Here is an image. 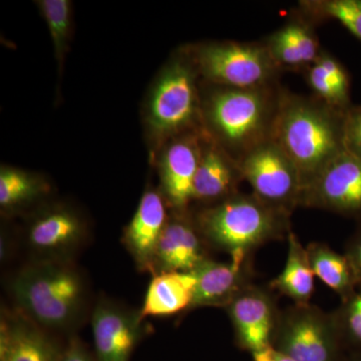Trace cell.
I'll return each instance as SVG.
<instances>
[{
    "label": "cell",
    "instance_id": "3",
    "mask_svg": "<svg viewBox=\"0 0 361 361\" xmlns=\"http://www.w3.org/2000/svg\"><path fill=\"white\" fill-rule=\"evenodd\" d=\"M16 310L49 331L77 327L89 307V287L73 261L35 260L11 278Z\"/></svg>",
    "mask_w": 361,
    "mask_h": 361
},
{
    "label": "cell",
    "instance_id": "16",
    "mask_svg": "<svg viewBox=\"0 0 361 361\" xmlns=\"http://www.w3.org/2000/svg\"><path fill=\"white\" fill-rule=\"evenodd\" d=\"M194 273L197 284L188 311L200 307L226 308L240 292L253 283V259L252 256L231 258L229 262L209 259Z\"/></svg>",
    "mask_w": 361,
    "mask_h": 361
},
{
    "label": "cell",
    "instance_id": "6",
    "mask_svg": "<svg viewBox=\"0 0 361 361\" xmlns=\"http://www.w3.org/2000/svg\"><path fill=\"white\" fill-rule=\"evenodd\" d=\"M206 84L257 89L278 84L282 71L262 42H211L188 47Z\"/></svg>",
    "mask_w": 361,
    "mask_h": 361
},
{
    "label": "cell",
    "instance_id": "14",
    "mask_svg": "<svg viewBox=\"0 0 361 361\" xmlns=\"http://www.w3.org/2000/svg\"><path fill=\"white\" fill-rule=\"evenodd\" d=\"M209 247L191 210L169 214L158 248L153 274L161 272H194L209 260Z\"/></svg>",
    "mask_w": 361,
    "mask_h": 361
},
{
    "label": "cell",
    "instance_id": "22",
    "mask_svg": "<svg viewBox=\"0 0 361 361\" xmlns=\"http://www.w3.org/2000/svg\"><path fill=\"white\" fill-rule=\"evenodd\" d=\"M286 239L288 244L286 263L283 271L270 282L269 286L277 293L290 298L294 304H310L314 292L315 275L307 250L292 230Z\"/></svg>",
    "mask_w": 361,
    "mask_h": 361
},
{
    "label": "cell",
    "instance_id": "2",
    "mask_svg": "<svg viewBox=\"0 0 361 361\" xmlns=\"http://www.w3.org/2000/svg\"><path fill=\"white\" fill-rule=\"evenodd\" d=\"M279 85L235 89L201 82L202 130L238 163L272 137Z\"/></svg>",
    "mask_w": 361,
    "mask_h": 361
},
{
    "label": "cell",
    "instance_id": "20",
    "mask_svg": "<svg viewBox=\"0 0 361 361\" xmlns=\"http://www.w3.org/2000/svg\"><path fill=\"white\" fill-rule=\"evenodd\" d=\"M197 277L194 272H161L154 275L140 310L147 316H168L189 310Z\"/></svg>",
    "mask_w": 361,
    "mask_h": 361
},
{
    "label": "cell",
    "instance_id": "33",
    "mask_svg": "<svg viewBox=\"0 0 361 361\" xmlns=\"http://www.w3.org/2000/svg\"><path fill=\"white\" fill-rule=\"evenodd\" d=\"M348 361H361V351L351 353L350 357Z\"/></svg>",
    "mask_w": 361,
    "mask_h": 361
},
{
    "label": "cell",
    "instance_id": "11",
    "mask_svg": "<svg viewBox=\"0 0 361 361\" xmlns=\"http://www.w3.org/2000/svg\"><path fill=\"white\" fill-rule=\"evenodd\" d=\"M270 286L252 283L225 308L242 350L253 353L272 345L281 310Z\"/></svg>",
    "mask_w": 361,
    "mask_h": 361
},
{
    "label": "cell",
    "instance_id": "13",
    "mask_svg": "<svg viewBox=\"0 0 361 361\" xmlns=\"http://www.w3.org/2000/svg\"><path fill=\"white\" fill-rule=\"evenodd\" d=\"M202 129L169 140L161 149V193L173 211L189 210L201 155Z\"/></svg>",
    "mask_w": 361,
    "mask_h": 361
},
{
    "label": "cell",
    "instance_id": "4",
    "mask_svg": "<svg viewBox=\"0 0 361 361\" xmlns=\"http://www.w3.org/2000/svg\"><path fill=\"white\" fill-rule=\"evenodd\" d=\"M194 216L209 247L231 258L249 257L259 247L287 238L291 231V215L253 194L239 192L216 205L202 207Z\"/></svg>",
    "mask_w": 361,
    "mask_h": 361
},
{
    "label": "cell",
    "instance_id": "27",
    "mask_svg": "<svg viewBox=\"0 0 361 361\" xmlns=\"http://www.w3.org/2000/svg\"><path fill=\"white\" fill-rule=\"evenodd\" d=\"M343 348L361 351V289L331 312Z\"/></svg>",
    "mask_w": 361,
    "mask_h": 361
},
{
    "label": "cell",
    "instance_id": "7",
    "mask_svg": "<svg viewBox=\"0 0 361 361\" xmlns=\"http://www.w3.org/2000/svg\"><path fill=\"white\" fill-rule=\"evenodd\" d=\"M272 346L294 361H341L344 349L331 312L310 303L281 310Z\"/></svg>",
    "mask_w": 361,
    "mask_h": 361
},
{
    "label": "cell",
    "instance_id": "25",
    "mask_svg": "<svg viewBox=\"0 0 361 361\" xmlns=\"http://www.w3.org/2000/svg\"><path fill=\"white\" fill-rule=\"evenodd\" d=\"M298 6L299 13L313 23L338 21L361 42V0H304Z\"/></svg>",
    "mask_w": 361,
    "mask_h": 361
},
{
    "label": "cell",
    "instance_id": "28",
    "mask_svg": "<svg viewBox=\"0 0 361 361\" xmlns=\"http://www.w3.org/2000/svg\"><path fill=\"white\" fill-rule=\"evenodd\" d=\"M345 151L361 159V106H351L344 120Z\"/></svg>",
    "mask_w": 361,
    "mask_h": 361
},
{
    "label": "cell",
    "instance_id": "23",
    "mask_svg": "<svg viewBox=\"0 0 361 361\" xmlns=\"http://www.w3.org/2000/svg\"><path fill=\"white\" fill-rule=\"evenodd\" d=\"M51 186L42 176L21 169L2 166L0 170V207L14 214L35 205L51 193Z\"/></svg>",
    "mask_w": 361,
    "mask_h": 361
},
{
    "label": "cell",
    "instance_id": "26",
    "mask_svg": "<svg viewBox=\"0 0 361 361\" xmlns=\"http://www.w3.org/2000/svg\"><path fill=\"white\" fill-rule=\"evenodd\" d=\"M37 6L51 33L54 56L63 70L73 30V6L70 0H39Z\"/></svg>",
    "mask_w": 361,
    "mask_h": 361
},
{
    "label": "cell",
    "instance_id": "32",
    "mask_svg": "<svg viewBox=\"0 0 361 361\" xmlns=\"http://www.w3.org/2000/svg\"><path fill=\"white\" fill-rule=\"evenodd\" d=\"M275 361H294V360H291V358L288 357V356L283 355V353H279V351H277L276 360H275Z\"/></svg>",
    "mask_w": 361,
    "mask_h": 361
},
{
    "label": "cell",
    "instance_id": "8",
    "mask_svg": "<svg viewBox=\"0 0 361 361\" xmlns=\"http://www.w3.org/2000/svg\"><path fill=\"white\" fill-rule=\"evenodd\" d=\"M252 194L266 205L291 215L300 207L302 180L293 161L272 137L238 161Z\"/></svg>",
    "mask_w": 361,
    "mask_h": 361
},
{
    "label": "cell",
    "instance_id": "24",
    "mask_svg": "<svg viewBox=\"0 0 361 361\" xmlns=\"http://www.w3.org/2000/svg\"><path fill=\"white\" fill-rule=\"evenodd\" d=\"M306 250L315 276L336 292L341 301L358 290L355 273L345 254L338 253L322 242L310 243Z\"/></svg>",
    "mask_w": 361,
    "mask_h": 361
},
{
    "label": "cell",
    "instance_id": "31",
    "mask_svg": "<svg viewBox=\"0 0 361 361\" xmlns=\"http://www.w3.org/2000/svg\"><path fill=\"white\" fill-rule=\"evenodd\" d=\"M276 349L272 345L251 353L253 361H275L276 360Z\"/></svg>",
    "mask_w": 361,
    "mask_h": 361
},
{
    "label": "cell",
    "instance_id": "21",
    "mask_svg": "<svg viewBox=\"0 0 361 361\" xmlns=\"http://www.w3.org/2000/svg\"><path fill=\"white\" fill-rule=\"evenodd\" d=\"M303 75L316 99L341 111L353 106L348 71L329 52L322 51Z\"/></svg>",
    "mask_w": 361,
    "mask_h": 361
},
{
    "label": "cell",
    "instance_id": "15",
    "mask_svg": "<svg viewBox=\"0 0 361 361\" xmlns=\"http://www.w3.org/2000/svg\"><path fill=\"white\" fill-rule=\"evenodd\" d=\"M66 346L21 311L1 310L0 361H61Z\"/></svg>",
    "mask_w": 361,
    "mask_h": 361
},
{
    "label": "cell",
    "instance_id": "12",
    "mask_svg": "<svg viewBox=\"0 0 361 361\" xmlns=\"http://www.w3.org/2000/svg\"><path fill=\"white\" fill-rule=\"evenodd\" d=\"M141 312L108 298L92 310V329L97 361H130L146 334Z\"/></svg>",
    "mask_w": 361,
    "mask_h": 361
},
{
    "label": "cell",
    "instance_id": "29",
    "mask_svg": "<svg viewBox=\"0 0 361 361\" xmlns=\"http://www.w3.org/2000/svg\"><path fill=\"white\" fill-rule=\"evenodd\" d=\"M344 254L353 267L357 288L361 289V221L357 222L355 231L346 242Z\"/></svg>",
    "mask_w": 361,
    "mask_h": 361
},
{
    "label": "cell",
    "instance_id": "19",
    "mask_svg": "<svg viewBox=\"0 0 361 361\" xmlns=\"http://www.w3.org/2000/svg\"><path fill=\"white\" fill-rule=\"evenodd\" d=\"M314 25L298 11L281 27L261 40L280 70L303 73L319 58L323 49Z\"/></svg>",
    "mask_w": 361,
    "mask_h": 361
},
{
    "label": "cell",
    "instance_id": "1",
    "mask_svg": "<svg viewBox=\"0 0 361 361\" xmlns=\"http://www.w3.org/2000/svg\"><path fill=\"white\" fill-rule=\"evenodd\" d=\"M345 114L282 87L272 140L296 166L303 189L345 152Z\"/></svg>",
    "mask_w": 361,
    "mask_h": 361
},
{
    "label": "cell",
    "instance_id": "9",
    "mask_svg": "<svg viewBox=\"0 0 361 361\" xmlns=\"http://www.w3.org/2000/svg\"><path fill=\"white\" fill-rule=\"evenodd\" d=\"M89 238V226L77 209L63 204L45 206L33 214L25 241L35 260L73 261Z\"/></svg>",
    "mask_w": 361,
    "mask_h": 361
},
{
    "label": "cell",
    "instance_id": "5",
    "mask_svg": "<svg viewBox=\"0 0 361 361\" xmlns=\"http://www.w3.org/2000/svg\"><path fill=\"white\" fill-rule=\"evenodd\" d=\"M201 77L189 49H182L161 70L147 103L149 135L159 147L201 127Z\"/></svg>",
    "mask_w": 361,
    "mask_h": 361
},
{
    "label": "cell",
    "instance_id": "10",
    "mask_svg": "<svg viewBox=\"0 0 361 361\" xmlns=\"http://www.w3.org/2000/svg\"><path fill=\"white\" fill-rule=\"evenodd\" d=\"M300 207L361 221V159L343 152L302 190Z\"/></svg>",
    "mask_w": 361,
    "mask_h": 361
},
{
    "label": "cell",
    "instance_id": "18",
    "mask_svg": "<svg viewBox=\"0 0 361 361\" xmlns=\"http://www.w3.org/2000/svg\"><path fill=\"white\" fill-rule=\"evenodd\" d=\"M167 206L161 191L146 190L134 217L123 231V245L139 270L154 273L157 248L167 224Z\"/></svg>",
    "mask_w": 361,
    "mask_h": 361
},
{
    "label": "cell",
    "instance_id": "17",
    "mask_svg": "<svg viewBox=\"0 0 361 361\" xmlns=\"http://www.w3.org/2000/svg\"><path fill=\"white\" fill-rule=\"evenodd\" d=\"M244 180L238 163L202 130L201 155L195 176L193 202L216 205L239 193Z\"/></svg>",
    "mask_w": 361,
    "mask_h": 361
},
{
    "label": "cell",
    "instance_id": "30",
    "mask_svg": "<svg viewBox=\"0 0 361 361\" xmlns=\"http://www.w3.org/2000/svg\"><path fill=\"white\" fill-rule=\"evenodd\" d=\"M61 361H97L84 342L77 336L71 337L66 345Z\"/></svg>",
    "mask_w": 361,
    "mask_h": 361
}]
</instances>
